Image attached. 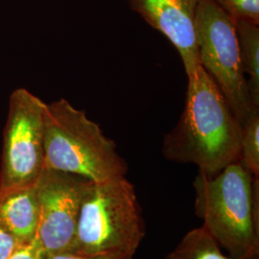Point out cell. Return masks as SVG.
Masks as SVG:
<instances>
[{
    "instance_id": "obj_12",
    "label": "cell",
    "mask_w": 259,
    "mask_h": 259,
    "mask_svg": "<svg viewBox=\"0 0 259 259\" xmlns=\"http://www.w3.org/2000/svg\"><path fill=\"white\" fill-rule=\"evenodd\" d=\"M240 163L259 179V109H254L242 124Z\"/></svg>"
},
{
    "instance_id": "obj_4",
    "label": "cell",
    "mask_w": 259,
    "mask_h": 259,
    "mask_svg": "<svg viewBox=\"0 0 259 259\" xmlns=\"http://www.w3.org/2000/svg\"><path fill=\"white\" fill-rule=\"evenodd\" d=\"M145 235V225L134 185L123 177L92 182L77 224L73 253L134 256Z\"/></svg>"
},
{
    "instance_id": "obj_7",
    "label": "cell",
    "mask_w": 259,
    "mask_h": 259,
    "mask_svg": "<svg viewBox=\"0 0 259 259\" xmlns=\"http://www.w3.org/2000/svg\"><path fill=\"white\" fill-rule=\"evenodd\" d=\"M91 183L83 177L50 169H45L38 178L36 239L46 258L73 251L81 206Z\"/></svg>"
},
{
    "instance_id": "obj_1",
    "label": "cell",
    "mask_w": 259,
    "mask_h": 259,
    "mask_svg": "<svg viewBox=\"0 0 259 259\" xmlns=\"http://www.w3.org/2000/svg\"><path fill=\"white\" fill-rule=\"evenodd\" d=\"M184 112L163 139L168 160L193 163L214 176L240 161L242 126L212 78L200 65L187 78Z\"/></svg>"
},
{
    "instance_id": "obj_10",
    "label": "cell",
    "mask_w": 259,
    "mask_h": 259,
    "mask_svg": "<svg viewBox=\"0 0 259 259\" xmlns=\"http://www.w3.org/2000/svg\"><path fill=\"white\" fill-rule=\"evenodd\" d=\"M240 48L241 62L250 102L259 108V27L246 20H233Z\"/></svg>"
},
{
    "instance_id": "obj_9",
    "label": "cell",
    "mask_w": 259,
    "mask_h": 259,
    "mask_svg": "<svg viewBox=\"0 0 259 259\" xmlns=\"http://www.w3.org/2000/svg\"><path fill=\"white\" fill-rule=\"evenodd\" d=\"M38 221L36 185L0 192V223L19 245L36 239Z\"/></svg>"
},
{
    "instance_id": "obj_6",
    "label": "cell",
    "mask_w": 259,
    "mask_h": 259,
    "mask_svg": "<svg viewBox=\"0 0 259 259\" xmlns=\"http://www.w3.org/2000/svg\"><path fill=\"white\" fill-rule=\"evenodd\" d=\"M46 107L25 89L11 94L3 134L0 192L35 185L45 170Z\"/></svg>"
},
{
    "instance_id": "obj_15",
    "label": "cell",
    "mask_w": 259,
    "mask_h": 259,
    "mask_svg": "<svg viewBox=\"0 0 259 259\" xmlns=\"http://www.w3.org/2000/svg\"><path fill=\"white\" fill-rule=\"evenodd\" d=\"M45 253L37 239L26 245H21L9 259H45Z\"/></svg>"
},
{
    "instance_id": "obj_3",
    "label": "cell",
    "mask_w": 259,
    "mask_h": 259,
    "mask_svg": "<svg viewBox=\"0 0 259 259\" xmlns=\"http://www.w3.org/2000/svg\"><path fill=\"white\" fill-rule=\"evenodd\" d=\"M45 169L103 183L126 176L128 164L98 124L65 99L47 104Z\"/></svg>"
},
{
    "instance_id": "obj_16",
    "label": "cell",
    "mask_w": 259,
    "mask_h": 259,
    "mask_svg": "<svg viewBox=\"0 0 259 259\" xmlns=\"http://www.w3.org/2000/svg\"><path fill=\"white\" fill-rule=\"evenodd\" d=\"M133 257L134 256H132V255L118 254V253L85 255V254H78V253H73V252H66V253H59L55 255H51L46 259H133Z\"/></svg>"
},
{
    "instance_id": "obj_5",
    "label": "cell",
    "mask_w": 259,
    "mask_h": 259,
    "mask_svg": "<svg viewBox=\"0 0 259 259\" xmlns=\"http://www.w3.org/2000/svg\"><path fill=\"white\" fill-rule=\"evenodd\" d=\"M200 65L212 78L242 124L254 109L241 62L234 21L210 0H199L195 17Z\"/></svg>"
},
{
    "instance_id": "obj_11",
    "label": "cell",
    "mask_w": 259,
    "mask_h": 259,
    "mask_svg": "<svg viewBox=\"0 0 259 259\" xmlns=\"http://www.w3.org/2000/svg\"><path fill=\"white\" fill-rule=\"evenodd\" d=\"M166 259H232L220 250L219 244L204 227L187 232Z\"/></svg>"
},
{
    "instance_id": "obj_8",
    "label": "cell",
    "mask_w": 259,
    "mask_h": 259,
    "mask_svg": "<svg viewBox=\"0 0 259 259\" xmlns=\"http://www.w3.org/2000/svg\"><path fill=\"white\" fill-rule=\"evenodd\" d=\"M132 10L176 47L187 78L200 66L195 17L199 0H128Z\"/></svg>"
},
{
    "instance_id": "obj_14",
    "label": "cell",
    "mask_w": 259,
    "mask_h": 259,
    "mask_svg": "<svg viewBox=\"0 0 259 259\" xmlns=\"http://www.w3.org/2000/svg\"><path fill=\"white\" fill-rule=\"evenodd\" d=\"M19 246L21 245L0 223V259H9Z\"/></svg>"
},
{
    "instance_id": "obj_13",
    "label": "cell",
    "mask_w": 259,
    "mask_h": 259,
    "mask_svg": "<svg viewBox=\"0 0 259 259\" xmlns=\"http://www.w3.org/2000/svg\"><path fill=\"white\" fill-rule=\"evenodd\" d=\"M232 19L259 24V0H210Z\"/></svg>"
},
{
    "instance_id": "obj_2",
    "label": "cell",
    "mask_w": 259,
    "mask_h": 259,
    "mask_svg": "<svg viewBox=\"0 0 259 259\" xmlns=\"http://www.w3.org/2000/svg\"><path fill=\"white\" fill-rule=\"evenodd\" d=\"M195 211L204 229L232 259L259 258V179L240 161L214 176L199 171Z\"/></svg>"
}]
</instances>
